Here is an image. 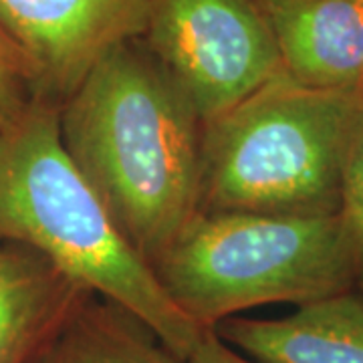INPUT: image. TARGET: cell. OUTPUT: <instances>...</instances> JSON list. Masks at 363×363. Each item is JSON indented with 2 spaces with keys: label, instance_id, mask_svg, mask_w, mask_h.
<instances>
[{
  "label": "cell",
  "instance_id": "2",
  "mask_svg": "<svg viewBox=\"0 0 363 363\" xmlns=\"http://www.w3.org/2000/svg\"><path fill=\"white\" fill-rule=\"evenodd\" d=\"M0 242L49 259L89 293L138 317L188 359L206 329L172 303L63 147L59 107L37 99L0 128Z\"/></svg>",
  "mask_w": 363,
  "mask_h": 363
},
{
  "label": "cell",
  "instance_id": "7",
  "mask_svg": "<svg viewBox=\"0 0 363 363\" xmlns=\"http://www.w3.org/2000/svg\"><path fill=\"white\" fill-rule=\"evenodd\" d=\"M283 73L311 89H363V0H259Z\"/></svg>",
  "mask_w": 363,
  "mask_h": 363
},
{
  "label": "cell",
  "instance_id": "11",
  "mask_svg": "<svg viewBox=\"0 0 363 363\" xmlns=\"http://www.w3.org/2000/svg\"><path fill=\"white\" fill-rule=\"evenodd\" d=\"M339 216L347 230L353 264L355 289L363 295V99L351 131L350 147L343 164L341 180V208Z\"/></svg>",
  "mask_w": 363,
  "mask_h": 363
},
{
  "label": "cell",
  "instance_id": "9",
  "mask_svg": "<svg viewBox=\"0 0 363 363\" xmlns=\"http://www.w3.org/2000/svg\"><path fill=\"white\" fill-rule=\"evenodd\" d=\"M51 260L0 242V363H30L91 297Z\"/></svg>",
  "mask_w": 363,
  "mask_h": 363
},
{
  "label": "cell",
  "instance_id": "12",
  "mask_svg": "<svg viewBox=\"0 0 363 363\" xmlns=\"http://www.w3.org/2000/svg\"><path fill=\"white\" fill-rule=\"evenodd\" d=\"M37 101L35 71L21 47L0 25V128Z\"/></svg>",
  "mask_w": 363,
  "mask_h": 363
},
{
  "label": "cell",
  "instance_id": "10",
  "mask_svg": "<svg viewBox=\"0 0 363 363\" xmlns=\"http://www.w3.org/2000/svg\"><path fill=\"white\" fill-rule=\"evenodd\" d=\"M30 363H186L138 317L91 295Z\"/></svg>",
  "mask_w": 363,
  "mask_h": 363
},
{
  "label": "cell",
  "instance_id": "4",
  "mask_svg": "<svg viewBox=\"0 0 363 363\" xmlns=\"http://www.w3.org/2000/svg\"><path fill=\"white\" fill-rule=\"evenodd\" d=\"M154 272L200 329L260 305H303L355 289L353 252L339 214L198 212Z\"/></svg>",
  "mask_w": 363,
  "mask_h": 363
},
{
  "label": "cell",
  "instance_id": "6",
  "mask_svg": "<svg viewBox=\"0 0 363 363\" xmlns=\"http://www.w3.org/2000/svg\"><path fill=\"white\" fill-rule=\"evenodd\" d=\"M150 0H0V25L35 71L37 99L61 105L116 47L142 39Z\"/></svg>",
  "mask_w": 363,
  "mask_h": 363
},
{
  "label": "cell",
  "instance_id": "1",
  "mask_svg": "<svg viewBox=\"0 0 363 363\" xmlns=\"http://www.w3.org/2000/svg\"><path fill=\"white\" fill-rule=\"evenodd\" d=\"M202 130L142 39L107 52L59 107L71 162L152 269L200 212Z\"/></svg>",
  "mask_w": 363,
  "mask_h": 363
},
{
  "label": "cell",
  "instance_id": "13",
  "mask_svg": "<svg viewBox=\"0 0 363 363\" xmlns=\"http://www.w3.org/2000/svg\"><path fill=\"white\" fill-rule=\"evenodd\" d=\"M186 363H255L242 353L226 345L212 329L202 333L200 341L196 343L194 351L188 355Z\"/></svg>",
  "mask_w": 363,
  "mask_h": 363
},
{
  "label": "cell",
  "instance_id": "3",
  "mask_svg": "<svg viewBox=\"0 0 363 363\" xmlns=\"http://www.w3.org/2000/svg\"><path fill=\"white\" fill-rule=\"evenodd\" d=\"M363 89L298 85L285 73L204 123L200 212L329 216Z\"/></svg>",
  "mask_w": 363,
  "mask_h": 363
},
{
  "label": "cell",
  "instance_id": "5",
  "mask_svg": "<svg viewBox=\"0 0 363 363\" xmlns=\"http://www.w3.org/2000/svg\"><path fill=\"white\" fill-rule=\"evenodd\" d=\"M142 40L202 123L283 73L259 0H150Z\"/></svg>",
  "mask_w": 363,
  "mask_h": 363
},
{
  "label": "cell",
  "instance_id": "8",
  "mask_svg": "<svg viewBox=\"0 0 363 363\" xmlns=\"http://www.w3.org/2000/svg\"><path fill=\"white\" fill-rule=\"evenodd\" d=\"M212 331L255 363H363V295L343 291L279 319L230 317Z\"/></svg>",
  "mask_w": 363,
  "mask_h": 363
}]
</instances>
